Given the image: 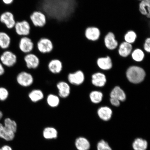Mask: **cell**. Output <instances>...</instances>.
<instances>
[{
    "instance_id": "cell-1",
    "label": "cell",
    "mask_w": 150,
    "mask_h": 150,
    "mask_svg": "<svg viewBox=\"0 0 150 150\" xmlns=\"http://www.w3.org/2000/svg\"><path fill=\"white\" fill-rule=\"evenodd\" d=\"M127 76L129 81L132 83H138L144 80L145 72L143 69L139 67L132 66L127 70Z\"/></svg>"
},
{
    "instance_id": "cell-2",
    "label": "cell",
    "mask_w": 150,
    "mask_h": 150,
    "mask_svg": "<svg viewBox=\"0 0 150 150\" xmlns=\"http://www.w3.org/2000/svg\"><path fill=\"white\" fill-rule=\"evenodd\" d=\"M0 61L4 66L12 67L17 63L18 57L14 52L7 50H4L1 54L0 56Z\"/></svg>"
},
{
    "instance_id": "cell-3",
    "label": "cell",
    "mask_w": 150,
    "mask_h": 150,
    "mask_svg": "<svg viewBox=\"0 0 150 150\" xmlns=\"http://www.w3.org/2000/svg\"><path fill=\"white\" fill-rule=\"evenodd\" d=\"M32 24L35 27H44L47 23V17L45 14L40 11H35L30 16Z\"/></svg>"
},
{
    "instance_id": "cell-4",
    "label": "cell",
    "mask_w": 150,
    "mask_h": 150,
    "mask_svg": "<svg viewBox=\"0 0 150 150\" xmlns=\"http://www.w3.org/2000/svg\"><path fill=\"white\" fill-rule=\"evenodd\" d=\"M38 51L42 54H48L54 50L53 42L50 39L47 38L43 37L38 41L36 45Z\"/></svg>"
},
{
    "instance_id": "cell-5",
    "label": "cell",
    "mask_w": 150,
    "mask_h": 150,
    "mask_svg": "<svg viewBox=\"0 0 150 150\" xmlns=\"http://www.w3.org/2000/svg\"><path fill=\"white\" fill-rule=\"evenodd\" d=\"M31 23L26 20L16 22L14 28L15 33L21 37L28 36L30 33Z\"/></svg>"
},
{
    "instance_id": "cell-6",
    "label": "cell",
    "mask_w": 150,
    "mask_h": 150,
    "mask_svg": "<svg viewBox=\"0 0 150 150\" xmlns=\"http://www.w3.org/2000/svg\"><path fill=\"white\" fill-rule=\"evenodd\" d=\"M0 22L8 30L14 29L16 23L14 15L9 11L1 13L0 15Z\"/></svg>"
},
{
    "instance_id": "cell-7",
    "label": "cell",
    "mask_w": 150,
    "mask_h": 150,
    "mask_svg": "<svg viewBox=\"0 0 150 150\" xmlns=\"http://www.w3.org/2000/svg\"><path fill=\"white\" fill-rule=\"evenodd\" d=\"M23 60L27 68L29 69H36L40 65V60L38 56L31 52L25 54Z\"/></svg>"
},
{
    "instance_id": "cell-8",
    "label": "cell",
    "mask_w": 150,
    "mask_h": 150,
    "mask_svg": "<svg viewBox=\"0 0 150 150\" xmlns=\"http://www.w3.org/2000/svg\"><path fill=\"white\" fill-rule=\"evenodd\" d=\"M16 80L19 85L24 87H30L34 81L33 75L26 71H22L19 73L16 76Z\"/></svg>"
},
{
    "instance_id": "cell-9",
    "label": "cell",
    "mask_w": 150,
    "mask_h": 150,
    "mask_svg": "<svg viewBox=\"0 0 150 150\" xmlns=\"http://www.w3.org/2000/svg\"><path fill=\"white\" fill-rule=\"evenodd\" d=\"M20 51L24 54L30 53L34 48V44L32 39L28 36L21 38L18 43Z\"/></svg>"
},
{
    "instance_id": "cell-10",
    "label": "cell",
    "mask_w": 150,
    "mask_h": 150,
    "mask_svg": "<svg viewBox=\"0 0 150 150\" xmlns=\"http://www.w3.org/2000/svg\"><path fill=\"white\" fill-rule=\"evenodd\" d=\"M104 42L106 48L110 50L117 49L119 45L118 41L116 40L115 35L111 32H110L105 35Z\"/></svg>"
},
{
    "instance_id": "cell-11",
    "label": "cell",
    "mask_w": 150,
    "mask_h": 150,
    "mask_svg": "<svg viewBox=\"0 0 150 150\" xmlns=\"http://www.w3.org/2000/svg\"><path fill=\"white\" fill-rule=\"evenodd\" d=\"M47 65L49 70L54 74H60L62 71L64 66L62 62L58 59H53L50 60Z\"/></svg>"
},
{
    "instance_id": "cell-12",
    "label": "cell",
    "mask_w": 150,
    "mask_h": 150,
    "mask_svg": "<svg viewBox=\"0 0 150 150\" xmlns=\"http://www.w3.org/2000/svg\"><path fill=\"white\" fill-rule=\"evenodd\" d=\"M84 35L88 40L94 42L98 40L100 38L101 32L98 28L90 27L86 28Z\"/></svg>"
},
{
    "instance_id": "cell-13",
    "label": "cell",
    "mask_w": 150,
    "mask_h": 150,
    "mask_svg": "<svg viewBox=\"0 0 150 150\" xmlns=\"http://www.w3.org/2000/svg\"><path fill=\"white\" fill-rule=\"evenodd\" d=\"M69 83L73 85H80L84 81V76L83 73L81 71H78L73 73H70L67 76Z\"/></svg>"
},
{
    "instance_id": "cell-14",
    "label": "cell",
    "mask_w": 150,
    "mask_h": 150,
    "mask_svg": "<svg viewBox=\"0 0 150 150\" xmlns=\"http://www.w3.org/2000/svg\"><path fill=\"white\" fill-rule=\"evenodd\" d=\"M58 91V95L60 98H65L69 96L70 94V85L64 81H59L56 84Z\"/></svg>"
},
{
    "instance_id": "cell-15",
    "label": "cell",
    "mask_w": 150,
    "mask_h": 150,
    "mask_svg": "<svg viewBox=\"0 0 150 150\" xmlns=\"http://www.w3.org/2000/svg\"><path fill=\"white\" fill-rule=\"evenodd\" d=\"M134 48L132 45L123 42L120 44L118 47V53L123 57H127L132 52Z\"/></svg>"
},
{
    "instance_id": "cell-16",
    "label": "cell",
    "mask_w": 150,
    "mask_h": 150,
    "mask_svg": "<svg viewBox=\"0 0 150 150\" xmlns=\"http://www.w3.org/2000/svg\"><path fill=\"white\" fill-rule=\"evenodd\" d=\"M11 44V38L8 33L0 31V48L5 50H8Z\"/></svg>"
},
{
    "instance_id": "cell-17",
    "label": "cell",
    "mask_w": 150,
    "mask_h": 150,
    "mask_svg": "<svg viewBox=\"0 0 150 150\" xmlns=\"http://www.w3.org/2000/svg\"><path fill=\"white\" fill-rule=\"evenodd\" d=\"M138 9L141 14L150 19V0H142L140 1Z\"/></svg>"
},
{
    "instance_id": "cell-18",
    "label": "cell",
    "mask_w": 150,
    "mask_h": 150,
    "mask_svg": "<svg viewBox=\"0 0 150 150\" xmlns=\"http://www.w3.org/2000/svg\"><path fill=\"white\" fill-rule=\"evenodd\" d=\"M75 145L78 150H89L91 148L89 140L83 137H80L76 139Z\"/></svg>"
},
{
    "instance_id": "cell-19",
    "label": "cell",
    "mask_w": 150,
    "mask_h": 150,
    "mask_svg": "<svg viewBox=\"0 0 150 150\" xmlns=\"http://www.w3.org/2000/svg\"><path fill=\"white\" fill-rule=\"evenodd\" d=\"M15 133L6 127L4 125L0 123V137L10 141L14 139Z\"/></svg>"
},
{
    "instance_id": "cell-20",
    "label": "cell",
    "mask_w": 150,
    "mask_h": 150,
    "mask_svg": "<svg viewBox=\"0 0 150 150\" xmlns=\"http://www.w3.org/2000/svg\"><path fill=\"white\" fill-rule=\"evenodd\" d=\"M97 64L99 68L104 70H110L112 67V59L109 56L98 58Z\"/></svg>"
},
{
    "instance_id": "cell-21",
    "label": "cell",
    "mask_w": 150,
    "mask_h": 150,
    "mask_svg": "<svg viewBox=\"0 0 150 150\" xmlns=\"http://www.w3.org/2000/svg\"><path fill=\"white\" fill-rule=\"evenodd\" d=\"M148 145L147 141L141 138L135 139L132 144L134 150H147Z\"/></svg>"
},
{
    "instance_id": "cell-22",
    "label": "cell",
    "mask_w": 150,
    "mask_h": 150,
    "mask_svg": "<svg viewBox=\"0 0 150 150\" xmlns=\"http://www.w3.org/2000/svg\"><path fill=\"white\" fill-rule=\"evenodd\" d=\"M28 97L32 102L36 103L42 100L44 95L43 91L39 89H35L28 94Z\"/></svg>"
},
{
    "instance_id": "cell-23",
    "label": "cell",
    "mask_w": 150,
    "mask_h": 150,
    "mask_svg": "<svg viewBox=\"0 0 150 150\" xmlns=\"http://www.w3.org/2000/svg\"><path fill=\"white\" fill-rule=\"evenodd\" d=\"M106 79L105 75L100 73H97L92 76V83L97 87H103L105 84Z\"/></svg>"
},
{
    "instance_id": "cell-24",
    "label": "cell",
    "mask_w": 150,
    "mask_h": 150,
    "mask_svg": "<svg viewBox=\"0 0 150 150\" xmlns=\"http://www.w3.org/2000/svg\"><path fill=\"white\" fill-rule=\"evenodd\" d=\"M43 136L46 139H55L58 137V132L52 127H47L44 128L42 132Z\"/></svg>"
},
{
    "instance_id": "cell-25",
    "label": "cell",
    "mask_w": 150,
    "mask_h": 150,
    "mask_svg": "<svg viewBox=\"0 0 150 150\" xmlns=\"http://www.w3.org/2000/svg\"><path fill=\"white\" fill-rule=\"evenodd\" d=\"M98 114L99 117L103 120L108 121L111 119L112 112L110 108L103 107L99 109Z\"/></svg>"
},
{
    "instance_id": "cell-26",
    "label": "cell",
    "mask_w": 150,
    "mask_h": 150,
    "mask_svg": "<svg viewBox=\"0 0 150 150\" xmlns=\"http://www.w3.org/2000/svg\"><path fill=\"white\" fill-rule=\"evenodd\" d=\"M110 96L111 98H115L121 101H124L126 99V95L124 91L118 86L112 90Z\"/></svg>"
},
{
    "instance_id": "cell-27",
    "label": "cell",
    "mask_w": 150,
    "mask_h": 150,
    "mask_svg": "<svg viewBox=\"0 0 150 150\" xmlns=\"http://www.w3.org/2000/svg\"><path fill=\"white\" fill-rule=\"evenodd\" d=\"M46 102L50 107L56 108L59 105L60 99L59 96L54 94H50L47 97Z\"/></svg>"
},
{
    "instance_id": "cell-28",
    "label": "cell",
    "mask_w": 150,
    "mask_h": 150,
    "mask_svg": "<svg viewBox=\"0 0 150 150\" xmlns=\"http://www.w3.org/2000/svg\"><path fill=\"white\" fill-rule=\"evenodd\" d=\"M131 54L132 59L134 61L137 62L142 61L145 57V54L144 50L140 48L134 49Z\"/></svg>"
},
{
    "instance_id": "cell-29",
    "label": "cell",
    "mask_w": 150,
    "mask_h": 150,
    "mask_svg": "<svg viewBox=\"0 0 150 150\" xmlns=\"http://www.w3.org/2000/svg\"><path fill=\"white\" fill-rule=\"evenodd\" d=\"M137 38V35L135 32L129 30L125 34L124 37L125 42L131 44H133L136 42Z\"/></svg>"
},
{
    "instance_id": "cell-30",
    "label": "cell",
    "mask_w": 150,
    "mask_h": 150,
    "mask_svg": "<svg viewBox=\"0 0 150 150\" xmlns=\"http://www.w3.org/2000/svg\"><path fill=\"white\" fill-rule=\"evenodd\" d=\"M4 125L6 127L14 133H16L17 130V124L16 122L14 120L8 117L6 118L5 119Z\"/></svg>"
},
{
    "instance_id": "cell-31",
    "label": "cell",
    "mask_w": 150,
    "mask_h": 150,
    "mask_svg": "<svg viewBox=\"0 0 150 150\" xmlns=\"http://www.w3.org/2000/svg\"><path fill=\"white\" fill-rule=\"evenodd\" d=\"M103 95L100 92L93 91L90 94V97L92 102L94 103H98L102 100Z\"/></svg>"
},
{
    "instance_id": "cell-32",
    "label": "cell",
    "mask_w": 150,
    "mask_h": 150,
    "mask_svg": "<svg viewBox=\"0 0 150 150\" xmlns=\"http://www.w3.org/2000/svg\"><path fill=\"white\" fill-rule=\"evenodd\" d=\"M97 150H112L108 142L104 140L99 141L97 145Z\"/></svg>"
},
{
    "instance_id": "cell-33",
    "label": "cell",
    "mask_w": 150,
    "mask_h": 150,
    "mask_svg": "<svg viewBox=\"0 0 150 150\" xmlns=\"http://www.w3.org/2000/svg\"><path fill=\"white\" fill-rule=\"evenodd\" d=\"M9 93L8 90L3 87H0V100L4 101L8 98Z\"/></svg>"
},
{
    "instance_id": "cell-34",
    "label": "cell",
    "mask_w": 150,
    "mask_h": 150,
    "mask_svg": "<svg viewBox=\"0 0 150 150\" xmlns=\"http://www.w3.org/2000/svg\"><path fill=\"white\" fill-rule=\"evenodd\" d=\"M143 50L146 52L149 53L150 52V38H146L143 44Z\"/></svg>"
},
{
    "instance_id": "cell-35",
    "label": "cell",
    "mask_w": 150,
    "mask_h": 150,
    "mask_svg": "<svg viewBox=\"0 0 150 150\" xmlns=\"http://www.w3.org/2000/svg\"><path fill=\"white\" fill-rule=\"evenodd\" d=\"M110 102L112 105L114 106H118L120 105V101L117 99L111 98L110 99Z\"/></svg>"
},
{
    "instance_id": "cell-36",
    "label": "cell",
    "mask_w": 150,
    "mask_h": 150,
    "mask_svg": "<svg viewBox=\"0 0 150 150\" xmlns=\"http://www.w3.org/2000/svg\"><path fill=\"white\" fill-rule=\"evenodd\" d=\"M3 4L9 6L12 4L14 2V0H1Z\"/></svg>"
},
{
    "instance_id": "cell-37",
    "label": "cell",
    "mask_w": 150,
    "mask_h": 150,
    "mask_svg": "<svg viewBox=\"0 0 150 150\" xmlns=\"http://www.w3.org/2000/svg\"><path fill=\"white\" fill-rule=\"evenodd\" d=\"M5 70L3 65L0 62V76H2L4 74Z\"/></svg>"
},
{
    "instance_id": "cell-38",
    "label": "cell",
    "mask_w": 150,
    "mask_h": 150,
    "mask_svg": "<svg viewBox=\"0 0 150 150\" xmlns=\"http://www.w3.org/2000/svg\"><path fill=\"white\" fill-rule=\"evenodd\" d=\"M0 150H13L12 148L8 145L3 146L0 149Z\"/></svg>"
},
{
    "instance_id": "cell-39",
    "label": "cell",
    "mask_w": 150,
    "mask_h": 150,
    "mask_svg": "<svg viewBox=\"0 0 150 150\" xmlns=\"http://www.w3.org/2000/svg\"><path fill=\"white\" fill-rule=\"evenodd\" d=\"M3 113L0 110V120L2 119V118H3Z\"/></svg>"
},
{
    "instance_id": "cell-40",
    "label": "cell",
    "mask_w": 150,
    "mask_h": 150,
    "mask_svg": "<svg viewBox=\"0 0 150 150\" xmlns=\"http://www.w3.org/2000/svg\"><path fill=\"white\" fill-rule=\"evenodd\" d=\"M137 1H142V0H137Z\"/></svg>"
}]
</instances>
